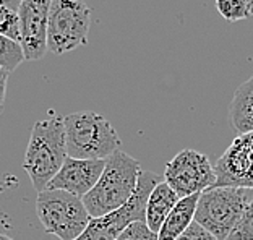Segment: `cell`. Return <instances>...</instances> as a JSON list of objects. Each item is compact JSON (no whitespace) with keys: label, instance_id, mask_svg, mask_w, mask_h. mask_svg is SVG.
<instances>
[{"label":"cell","instance_id":"19","mask_svg":"<svg viewBox=\"0 0 253 240\" xmlns=\"http://www.w3.org/2000/svg\"><path fill=\"white\" fill-rule=\"evenodd\" d=\"M116 240H158V234L149 231L145 221H136L131 222Z\"/></svg>","mask_w":253,"mask_h":240},{"label":"cell","instance_id":"20","mask_svg":"<svg viewBox=\"0 0 253 240\" xmlns=\"http://www.w3.org/2000/svg\"><path fill=\"white\" fill-rule=\"evenodd\" d=\"M177 240H217V239L214 236H211L208 231L203 229L200 224H197V222L193 221L188 229Z\"/></svg>","mask_w":253,"mask_h":240},{"label":"cell","instance_id":"15","mask_svg":"<svg viewBox=\"0 0 253 240\" xmlns=\"http://www.w3.org/2000/svg\"><path fill=\"white\" fill-rule=\"evenodd\" d=\"M23 62H25V55H23L21 45L18 42L11 41V39L0 36V68L11 73Z\"/></svg>","mask_w":253,"mask_h":240},{"label":"cell","instance_id":"7","mask_svg":"<svg viewBox=\"0 0 253 240\" xmlns=\"http://www.w3.org/2000/svg\"><path fill=\"white\" fill-rule=\"evenodd\" d=\"M159 182V177L154 172L141 170L133 197L122 208L101 218H91L84 232L75 240H116L131 222L145 221L148 197Z\"/></svg>","mask_w":253,"mask_h":240},{"label":"cell","instance_id":"13","mask_svg":"<svg viewBox=\"0 0 253 240\" xmlns=\"http://www.w3.org/2000/svg\"><path fill=\"white\" fill-rule=\"evenodd\" d=\"M200 193L180 198L158 232V240H177L195 221Z\"/></svg>","mask_w":253,"mask_h":240},{"label":"cell","instance_id":"14","mask_svg":"<svg viewBox=\"0 0 253 240\" xmlns=\"http://www.w3.org/2000/svg\"><path fill=\"white\" fill-rule=\"evenodd\" d=\"M229 120L239 133L253 131V75L235 89L229 106Z\"/></svg>","mask_w":253,"mask_h":240},{"label":"cell","instance_id":"1","mask_svg":"<svg viewBox=\"0 0 253 240\" xmlns=\"http://www.w3.org/2000/svg\"><path fill=\"white\" fill-rule=\"evenodd\" d=\"M141 167L140 161L122 150L106 159L97 184L82 198L91 218H101L122 208L133 197Z\"/></svg>","mask_w":253,"mask_h":240},{"label":"cell","instance_id":"11","mask_svg":"<svg viewBox=\"0 0 253 240\" xmlns=\"http://www.w3.org/2000/svg\"><path fill=\"white\" fill-rule=\"evenodd\" d=\"M104 161H91V159H73L67 158L59 172L47 184V190H62L72 195L83 198L93 188L104 170Z\"/></svg>","mask_w":253,"mask_h":240},{"label":"cell","instance_id":"9","mask_svg":"<svg viewBox=\"0 0 253 240\" xmlns=\"http://www.w3.org/2000/svg\"><path fill=\"white\" fill-rule=\"evenodd\" d=\"M214 187H239L253 190V131L239 133L214 165Z\"/></svg>","mask_w":253,"mask_h":240},{"label":"cell","instance_id":"23","mask_svg":"<svg viewBox=\"0 0 253 240\" xmlns=\"http://www.w3.org/2000/svg\"><path fill=\"white\" fill-rule=\"evenodd\" d=\"M245 2H247V7H249L250 16H253V0H245Z\"/></svg>","mask_w":253,"mask_h":240},{"label":"cell","instance_id":"12","mask_svg":"<svg viewBox=\"0 0 253 240\" xmlns=\"http://www.w3.org/2000/svg\"><path fill=\"white\" fill-rule=\"evenodd\" d=\"M177 193L166 184V182H159V184L153 188L149 193L146 201V211H145V222L149 227V231L158 234L161 226L164 224L166 218L179 201Z\"/></svg>","mask_w":253,"mask_h":240},{"label":"cell","instance_id":"16","mask_svg":"<svg viewBox=\"0 0 253 240\" xmlns=\"http://www.w3.org/2000/svg\"><path fill=\"white\" fill-rule=\"evenodd\" d=\"M0 36L18 42L21 41L20 33V16L18 11L8 7H0Z\"/></svg>","mask_w":253,"mask_h":240},{"label":"cell","instance_id":"4","mask_svg":"<svg viewBox=\"0 0 253 240\" xmlns=\"http://www.w3.org/2000/svg\"><path fill=\"white\" fill-rule=\"evenodd\" d=\"M252 197L250 188L211 187L200 193L195 222L217 240H226L239 224Z\"/></svg>","mask_w":253,"mask_h":240},{"label":"cell","instance_id":"6","mask_svg":"<svg viewBox=\"0 0 253 240\" xmlns=\"http://www.w3.org/2000/svg\"><path fill=\"white\" fill-rule=\"evenodd\" d=\"M91 8L84 0H52L47 21V50L62 55L88 42Z\"/></svg>","mask_w":253,"mask_h":240},{"label":"cell","instance_id":"21","mask_svg":"<svg viewBox=\"0 0 253 240\" xmlns=\"http://www.w3.org/2000/svg\"><path fill=\"white\" fill-rule=\"evenodd\" d=\"M10 73L3 68H0V109H2L5 98H7V83H8Z\"/></svg>","mask_w":253,"mask_h":240},{"label":"cell","instance_id":"24","mask_svg":"<svg viewBox=\"0 0 253 240\" xmlns=\"http://www.w3.org/2000/svg\"><path fill=\"white\" fill-rule=\"evenodd\" d=\"M0 240H13V239H10V237H7V236H3V234L0 232Z\"/></svg>","mask_w":253,"mask_h":240},{"label":"cell","instance_id":"3","mask_svg":"<svg viewBox=\"0 0 253 240\" xmlns=\"http://www.w3.org/2000/svg\"><path fill=\"white\" fill-rule=\"evenodd\" d=\"M63 127L68 158L104 161L122 145L114 125L93 111L68 114Z\"/></svg>","mask_w":253,"mask_h":240},{"label":"cell","instance_id":"5","mask_svg":"<svg viewBox=\"0 0 253 240\" xmlns=\"http://www.w3.org/2000/svg\"><path fill=\"white\" fill-rule=\"evenodd\" d=\"M36 211L44 231L60 240L78 239L91 221L83 200L62 190L39 192Z\"/></svg>","mask_w":253,"mask_h":240},{"label":"cell","instance_id":"17","mask_svg":"<svg viewBox=\"0 0 253 240\" xmlns=\"http://www.w3.org/2000/svg\"><path fill=\"white\" fill-rule=\"evenodd\" d=\"M216 8L226 21H240L250 18L245 0H216Z\"/></svg>","mask_w":253,"mask_h":240},{"label":"cell","instance_id":"22","mask_svg":"<svg viewBox=\"0 0 253 240\" xmlns=\"http://www.w3.org/2000/svg\"><path fill=\"white\" fill-rule=\"evenodd\" d=\"M21 0H0V7H8L11 10L18 11Z\"/></svg>","mask_w":253,"mask_h":240},{"label":"cell","instance_id":"10","mask_svg":"<svg viewBox=\"0 0 253 240\" xmlns=\"http://www.w3.org/2000/svg\"><path fill=\"white\" fill-rule=\"evenodd\" d=\"M52 0H21L20 33L25 60H39L47 52V21Z\"/></svg>","mask_w":253,"mask_h":240},{"label":"cell","instance_id":"18","mask_svg":"<svg viewBox=\"0 0 253 240\" xmlns=\"http://www.w3.org/2000/svg\"><path fill=\"white\" fill-rule=\"evenodd\" d=\"M226 240H253V197L247 206L244 216L240 218L239 224L234 227Z\"/></svg>","mask_w":253,"mask_h":240},{"label":"cell","instance_id":"2","mask_svg":"<svg viewBox=\"0 0 253 240\" xmlns=\"http://www.w3.org/2000/svg\"><path fill=\"white\" fill-rule=\"evenodd\" d=\"M67 158L63 119L50 117L34 123L23 159V169L30 177L34 190L38 193L44 192Z\"/></svg>","mask_w":253,"mask_h":240},{"label":"cell","instance_id":"8","mask_svg":"<svg viewBox=\"0 0 253 240\" xmlns=\"http://www.w3.org/2000/svg\"><path fill=\"white\" fill-rule=\"evenodd\" d=\"M164 182L179 198L192 197L216 185V170L206 154L185 148L164 169Z\"/></svg>","mask_w":253,"mask_h":240}]
</instances>
